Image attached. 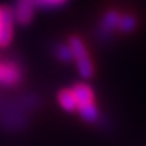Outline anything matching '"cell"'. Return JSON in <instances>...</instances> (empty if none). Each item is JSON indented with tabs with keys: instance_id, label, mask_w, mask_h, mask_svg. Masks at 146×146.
Listing matches in <instances>:
<instances>
[{
	"instance_id": "8fae6325",
	"label": "cell",
	"mask_w": 146,
	"mask_h": 146,
	"mask_svg": "<svg viewBox=\"0 0 146 146\" xmlns=\"http://www.w3.org/2000/svg\"><path fill=\"white\" fill-rule=\"evenodd\" d=\"M0 26H1V5H0Z\"/></svg>"
},
{
	"instance_id": "8992f818",
	"label": "cell",
	"mask_w": 146,
	"mask_h": 146,
	"mask_svg": "<svg viewBox=\"0 0 146 146\" xmlns=\"http://www.w3.org/2000/svg\"><path fill=\"white\" fill-rule=\"evenodd\" d=\"M58 103L66 112H74L77 110V102L72 88H64L58 92Z\"/></svg>"
},
{
	"instance_id": "52a82bcc",
	"label": "cell",
	"mask_w": 146,
	"mask_h": 146,
	"mask_svg": "<svg viewBox=\"0 0 146 146\" xmlns=\"http://www.w3.org/2000/svg\"><path fill=\"white\" fill-rule=\"evenodd\" d=\"M118 22H119V15L115 11H110L102 21V30L106 33L112 31L115 27H118Z\"/></svg>"
},
{
	"instance_id": "9c48e42d",
	"label": "cell",
	"mask_w": 146,
	"mask_h": 146,
	"mask_svg": "<svg viewBox=\"0 0 146 146\" xmlns=\"http://www.w3.org/2000/svg\"><path fill=\"white\" fill-rule=\"evenodd\" d=\"M137 26V21L134 16L131 15H123L119 16V22H118V29H120L122 31H133Z\"/></svg>"
},
{
	"instance_id": "5b68a950",
	"label": "cell",
	"mask_w": 146,
	"mask_h": 146,
	"mask_svg": "<svg viewBox=\"0 0 146 146\" xmlns=\"http://www.w3.org/2000/svg\"><path fill=\"white\" fill-rule=\"evenodd\" d=\"M22 78V69L18 64L12 61L1 64V80L0 83L5 87H14L16 84H19Z\"/></svg>"
},
{
	"instance_id": "30bf717a",
	"label": "cell",
	"mask_w": 146,
	"mask_h": 146,
	"mask_svg": "<svg viewBox=\"0 0 146 146\" xmlns=\"http://www.w3.org/2000/svg\"><path fill=\"white\" fill-rule=\"evenodd\" d=\"M56 54L57 57L62 61V62H70L73 61V56H72V50L69 45H60L56 49Z\"/></svg>"
},
{
	"instance_id": "277c9868",
	"label": "cell",
	"mask_w": 146,
	"mask_h": 146,
	"mask_svg": "<svg viewBox=\"0 0 146 146\" xmlns=\"http://www.w3.org/2000/svg\"><path fill=\"white\" fill-rule=\"evenodd\" d=\"M14 10L15 22L21 26H26L33 21L34 16V5L31 0H16Z\"/></svg>"
},
{
	"instance_id": "6da1fadb",
	"label": "cell",
	"mask_w": 146,
	"mask_h": 146,
	"mask_svg": "<svg viewBox=\"0 0 146 146\" xmlns=\"http://www.w3.org/2000/svg\"><path fill=\"white\" fill-rule=\"evenodd\" d=\"M76 102H77V111L80 116L85 122H95L98 119V108L95 103V95L92 88L87 84L78 83L72 88Z\"/></svg>"
},
{
	"instance_id": "7a4b0ae2",
	"label": "cell",
	"mask_w": 146,
	"mask_h": 146,
	"mask_svg": "<svg viewBox=\"0 0 146 146\" xmlns=\"http://www.w3.org/2000/svg\"><path fill=\"white\" fill-rule=\"evenodd\" d=\"M69 47L72 50L73 60L76 61L77 65V70L83 77L88 78L94 74V64L91 61V58L88 56V50L84 45V42L78 38V36H70L68 42Z\"/></svg>"
},
{
	"instance_id": "7c38bea8",
	"label": "cell",
	"mask_w": 146,
	"mask_h": 146,
	"mask_svg": "<svg viewBox=\"0 0 146 146\" xmlns=\"http://www.w3.org/2000/svg\"><path fill=\"white\" fill-rule=\"evenodd\" d=\"M0 80H1V64H0Z\"/></svg>"
},
{
	"instance_id": "3957f363",
	"label": "cell",
	"mask_w": 146,
	"mask_h": 146,
	"mask_svg": "<svg viewBox=\"0 0 146 146\" xmlns=\"http://www.w3.org/2000/svg\"><path fill=\"white\" fill-rule=\"evenodd\" d=\"M15 16L14 10L8 5H1V26H0V47H7L14 36Z\"/></svg>"
},
{
	"instance_id": "ba28073f",
	"label": "cell",
	"mask_w": 146,
	"mask_h": 146,
	"mask_svg": "<svg viewBox=\"0 0 146 146\" xmlns=\"http://www.w3.org/2000/svg\"><path fill=\"white\" fill-rule=\"evenodd\" d=\"M34 8H45V10H50V8H58L64 5L68 0H31Z\"/></svg>"
}]
</instances>
